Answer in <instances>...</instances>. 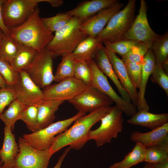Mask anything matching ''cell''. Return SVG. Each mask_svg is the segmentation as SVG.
<instances>
[{
  "mask_svg": "<svg viewBox=\"0 0 168 168\" xmlns=\"http://www.w3.org/2000/svg\"><path fill=\"white\" fill-rule=\"evenodd\" d=\"M38 6L21 25L9 28V35L20 44L30 47L38 52L45 49L54 37L43 22Z\"/></svg>",
  "mask_w": 168,
  "mask_h": 168,
  "instance_id": "2",
  "label": "cell"
},
{
  "mask_svg": "<svg viewBox=\"0 0 168 168\" xmlns=\"http://www.w3.org/2000/svg\"><path fill=\"white\" fill-rule=\"evenodd\" d=\"M18 144L19 151L15 159L14 168H48L53 155L49 149H36L21 137Z\"/></svg>",
  "mask_w": 168,
  "mask_h": 168,
  "instance_id": "8",
  "label": "cell"
},
{
  "mask_svg": "<svg viewBox=\"0 0 168 168\" xmlns=\"http://www.w3.org/2000/svg\"><path fill=\"white\" fill-rule=\"evenodd\" d=\"M93 60L99 69L113 82L120 96L127 102L131 103L130 97L117 78L105 50L101 44L94 56Z\"/></svg>",
  "mask_w": 168,
  "mask_h": 168,
  "instance_id": "19",
  "label": "cell"
},
{
  "mask_svg": "<svg viewBox=\"0 0 168 168\" xmlns=\"http://www.w3.org/2000/svg\"><path fill=\"white\" fill-rule=\"evenodd\" d=\"M147 6L144 0H141L139 13L122 39L131 40L146 44L151 48L154 42L160 36L151 28L147 16Z\"/></svg>",
  "mask_w": 168,
  "mask_h": 168,
  "instance_id": "9",
  "label": "cell"
},
{
  "mask_svg": "<svg viewBox=\"0 0 168 168\" xmlns=\"http://www.w3.org/2000/svg\"><path fill=\"white\" fill-rule=\"evenodd\" d=\"M20 78L18 82L8 88L14 91L16 99L25 104H37L44 99V93L24 70L19 72Z\"/></svg>",
  "mask_w": 168,
  "mask_h": 168,
  "instance_id": "14",
  "label": "cell"
},
{
  "mask_svg": "<svg viewBox=\"0 0 168 168\" xmlns=\"http://www.w3.org/2000/svg\"><path fill=\"white\" fill-rule=\"evenodd\" d=\"M149 48L145 44L141 42L133 46L125 55L122 56L124 62L135 61L142 63Z\"/></svg>",
  "mask_w": 168,
  "mask_h": 168,
  "instance_id": "37",
  "label": "cell"
},
{
  "mask_svg": "<svg viewBox=\"0 0 168 168\" xmlns=\"http://www.w3.org/2000/svg\"><path fill=\"white\" fill-rule=\"evenodd\" d=\"M0 168H1L0 166Z\"/></svg>",
  "mask_w": 168,
  "mask_h": 168,
  "instance_id": "47",
  "label": "cell"
},
{
  "mask_svg": "<svg viewBox=\"0 0 168 168\" xmlns=\"http://www.w3.org/2000/svg\"><path fill=\"white\" fill-rule=\"evenodd\" d=\"M127 122L152 130L168 122V114H155L149 111H138L131 116Z\"/></svg>",
  "mask_w": 168,
  "mask_h": 168,
  "instance_id": "23",
  "label": "cell"
},
{
  "mask_svg": "<svg viewBox=\"0 0 168 168\" xmlns=\"http://www.w3.org/2000/svg\"><path fill=\"white\" fill-rule=\"evenodd\" d=\"M72 16L64 12H60L48 17L41 18V20L47 29L53 33L58 30L70 20Z\"/></svg>",
  "mask_w": 168,
  "mask_h": 168,
  "instance_id": "32",
  "label": "cell"
},
{
  "mask_svg": "<svg viewBox=\"0 0 168 168\" xmlns=\"http://www.w3.org/2000/svg\"><path fill=\"white\" fill-rule=\"evenodd\" d=\"M136 0H129L125 7L115 14L96 37L101 43L114 42L122 39L135 17Z\"/></svg>",
  "mask_w": 168,
  "mask_h": 168,
  "instance_id": "4",
  "label": "cell"
},
{
  "mask_svg": "<svg viewBox=\"0 0 168 168\" xmlns=\"http://www.w3.org/2000/svg\"><path fill=\"white\" fill-rule=\"evenodd\" d=\"M53 58L45 49L38 52L31 63L24 70L41 88L43 89L54 81Z\"/></svg>",
  "mask_w": 168,
  "mask_h": 168,
  "instance_id": "10",
  "label": "cell"
},
{
  "mask_svg": "<svg viewBox=\"0 0 168 168\" xmlns=\"http://www.w3.org/2000/svg\"><path fill=\"white\" fill-rule=\"evenodd\" d=\"M92 75L91 85L110 98L123 113L131 116L137 112L136 107L119 95L109 83L106 76L99 69L93 59L89 62Z\"/></svg>",
  "mask_w": 168,
  "mask_h": 168,
  "instance_id": "11",
  "label": "cell"
},
{
  "mask_svg": "<svg viewBox=\"0 0 168 168\" xmlns=\"http://www.w3.org/2000/svg\"><path fill=\"white\" fill-rule=\"evenodd\" d=\"M151 80L157 84L165 91L168 96V75L161 65L156 63L151 74Z\"/></svg>",
  "mask_w": 168,
  "mask_h": 168,
  "instance_id": "38",
  "label": "cell"
},
{
  "mask_svg": "<svg viewBox=\"0 0 168 168\" xmlns=\"http://www.w3.org/2000/svg\"><path fill=\"white\" fill-rule=\"evenodd\" d=\"M124 63L131 82L136 88H138L142 72V63L131 61Z\"/></svg>",
  "mask_w": 168,
  "mask_h": 168,
  "instance_id": "39",
  "label": "cell"
},
{
  "mask_svg": "<svg viewBox=\"0 0 168 168\" xmlns=\"http://www.w3.org/2000/svg\"><path fill=\"white\" fill-rule=\"evenodd\" d=\"M117 0H91L81 2L75 7L66 13L83 21L100 11L108 8Z\"/></svg>",
  "mask_w": 168,
  "mask_h": 168,
  "instance_id": "21",
  "label": "cell"
},
{
  "mask_svg": "<svg viewBox=\"0 0 168 168\" xmlns=\"http://www.w3.org/2000/svg\"><path fill=\"white\" fill-rule=\"evenodd\" d=\"M20 46V44L10 35H5L0 43V58L10 64Z\"/></svg>",
  "mask_w": 168,
  "mask_h": 168,
  "instance_id": "30",
  "label": "cell"
},
{
  "mask_svg": "<svg viewBox=\"0 0 168 168\" xmlns=\"http://www.w3.org/2000/svg\"><path fill=\"white\" fill-rule=\"evenodd\" d=\"M75 61L71 54L62 56L54 75V81L57 82L74 77Z\"/></svg>",
  "mask_w": 168,
  "mask_h": 168,
  "instance_id": "29",
  "label": "cell"
},
{
  "mask_svg": "<svg viewBox=\"0 0 168 168\" xmlns=\"http://www.w3.org/2000/svg\"><path fill=\"white\" fill-rule=\"evenodd\" d=\"M38 110L37 104L26 105L20 118L19 120L22 121L28 129L32 132L36 130Z\"/></svg>",
  "mask_w": 168,
  "mask_h": 168,
  "instance_id": "33",
  "label": "cell"
},
{
  "mask_svg": "<svg viewBox=\"0 0 168 168\" xmlns=\"http://www.w3.org/2000/svg\"><path fill=\"white\" fill-rule=\"evenodd\" d=\"M3 145L0 150L1 168H14L15 158L19 151L18 144L10 127L5 126Z\"/></svg>",
  "mask_w": 168,
  "mask_h": 168,
  "instance_id": "20",
  "label": "cell"
},
{
  "mask_svg": "<svg viewBox=\"0 0 168 168\" xmlns=\"http://www.w3.org/2000/svg\"><path fill=\"white\" fill-rule=\"evenodd\" d=\"M87 86L74 77L67 78L44 88V99L68 101L79 94Z\"/></svg>",
  "mask_w": 168,
  "mask_h": 168,
  "instance_id": "13",
  "label": "cell"
},
{
  "mask_svg": "<svg viewBox=\"0 0 168 168\" xmlns=\"http://www.w3.org/2000/svg\"><path fill=\"white\" fill-rule=\"evenodd\" d=\"M146 148L141 143L136 142L132 150L128 152L121 161L110 166L109 168H131L144 162Z\"/></svg>",
  "mask_w": 168,
  "mask_h": 168,
  "instance_id": "25",
  "label": "cell"
},
{
  "mask_svg": "<svg viewBox=\"0 0 168 168\" xmlns=\"http://www.w3.org/2000/svg\"><path fill=\"white\" fill-rule=\"evenodd\" d=\"M71 149V148L69 147H67L65 149L63 153L59 157L58 161L55 166L52 168H61L63 160Z\"/></svg>",
  "mask_w": 168,
  "mask_h": 168,
  "instance_id": "43",
  "label": "cell"
},
{
  "mask_svg": "<svg viewBox=\"0 0 168 168\" xmlns=\"http://www.w3.org/2000/svg\"><path fill=\"white\" fill-rule=\"evenodd\" d=\"M0 74L5 81L7 88L15 85L20 78L19 72L8 62L0 58Z\"/></svg>",
  "mask_w": 168,
  "mask_h": 168,
  "instance_id": "34",
  "label": "cell"
},
{
  "mask_svg": "<svg viewBox=\"0 0 168 168\" xmlns=\"http://www.w3.org/2000/svg\"><path fill=\"white\" fill-rule=\"evenodd\" d=\"M111 107V106L102 107L78 118L71 127L56 136L49 149L50 152L53 155L66 146L76 150L82 148L89 140L91 128L100 120Z\"/></svg>",
  "mask_w": 168,
  "mask_h": 168,
  "instance_id": "1",
  "label": "cell"
},
{
  "mask_svg": "<svg viewBox=\"0 0 168 168\" xmlns=\"http://www.w3.org/2000/svg\"><path fill=\"white\" fill-rule=\"evenodd\" d=\"M124 6L118 1L110 7L82 21L80 29L88 36L96 37L104 29L111 18Z\"/></svg>",
  "mask_w": 168,
  "mask_h": 168,
  "instance_id": "15",
  "label": "cell"
},
{
  "mask_svg": "<svg viewBox=\"0 0 168 168\" xmlns=\"http://www.w3.org/2000/svg\"><path fill=\"white\" fill-rule=\"evenodd\" d=\"M103 43L105 47L107 49L122 56L127 54L139 42L131 40L122 39L113 42L106 41Z\"/></svg>",
  "mask_w": 168,
  "mask_h": 168,
  "instance_id": "35",
  "label": "cell"
},
{
  "mask_svg": "<svg viewBox=\"0 0 168 168\" xmlns=\"http://www.w3.org/2000/svg\"><path fill=\"white\" fill-rule=\"evenodd\" d=\"M7 87V85L5 81L0 74V89Z\"/></svg>",
  "mask_w": 168,
  "mask_h": 168,
  "instance_id": "45",
  "label": "cell"
},
{
  "mask_svg": "<svg viewBox=\"0 0 168 168\" xmlns=\"http://www.w3.org/2000/svg\"><path fill=\"white\" fill-rule=\"evenodd\" d=\"M143 168H168V161L156 164L146 162Z\"/></svg>",
  "mask_w": 168,
  "mask_h": 168,
  "instance_id": "42",
  "label": "cell"
},
{
  "mask_svg": "<svg viewBox=\"0 0 168 168\" xmlns=\"http://www.w3.org/2000/svg\"><path fill=\"white\" fill-rule=\"evenodd\" d=\"M142 72L136 107L138 111H149L150 108L145 98L146 87L148 80L156 64L155 57L151 49H149L142 63Z\"/></svg>",
  "mask_w": 168,
  "mask_h": 168,
  "instance_id": "17",
  "label": "cell"
},
{
  "mask_svg": "<svg viewBox=\"0 0 168 168\" xmlns=\"http://www.w3.org/2000/svg\"><path fill=\"white\" fill-rule=\"evenodd\" d=\"M151 49L154 54L156 63L162 65L168 71V32L160 35L153 43Z\"/></svg>",
  "mask_w": 168,
  "mask_h": 168,
  "instance_id": "26",
  "label": "cell"
},
{
  "mask_svg": "<svg viewBox=\"0 0 168 168\" xmlns=\"http://www.w3.org/2000/svg\"><path fill=\"white\" fill-rule=\"evenodd\" d=\"M16 99L13 91L8 88L0 89V117L6 107Z\"/></svg>",
  "mask_w": 168,
  "mask_h": 168,
  "instance_id": "40",
  "label": "cell"
},
{
  "mask_svg": "<svg viewBox=\"0 0 168 168\" xmlns=\"http://www.w3.org/2000/svg\"><path fill=\"white\" fill-rule=\"evenodd\" d=\"M37 52L30 47L20 44L11 65L18 72L25 70L31 63Z\"/></svg>",
  "mask_w": 168,
  "mask_h": 168,
  "instance_id": "27",
  "label": "cell"
},
{
  "mask_svg": "<svg viewBox=\"0 0 168 168\" xmlns=\"http://www.w3.org/2000/svg\"><path fill=\"white\" fill-rule=\"evenodd\" d=\"M4 1V0H0V28L6 35H9V29L4 24L2 19V7Z\"/></svg>",
  "mask_w": 168,
  "mask_h": 168,
  "instance_id": "41",
  "label": "cell"
},
{
  "mask_svg": "<svg viewBox=\"0 0 168 168\" xmlns=\"http://www.w3.org/2000/svg\"><path fill=\"white\" fill-rule=\"evenodd\" d=\"M5 35H6L3 31L0 28V43L1 40Z\"/></svg>",
  "mask_w": 168,
  "mask_h": 168,
  "instance_id": "46",
  "label": "cell"
},
{
  "mask_svg": "<svg viewBox=\"0 0 168 168\" xmlns=\"http://www.w3.org/2000/svg\"><path fill=\"white\" fill-rule=\"evenodd\" d=\"M105 50L117 78L128 94L132 104L136 107L138 104V92L130 80L124 62L116 54L105 47Z\"/></svg>",
  "mask_w": 168,
  "mask_h": 168,
  "instance_id": "16",
  "label": "cell"
},
{
  "mask_svg": "<svg viewBox=\"0 0 168 168\" xmlns=\"http://www.w3.org/2000/svg\"><path fill=\"white\" fill-rule=\"evenodd\" d=\"M74 77L82 82L87 86H90L92 75L88 62H75Z\"/></svg>",
  "mask_w": 168,
  "mask_h": 168,
  "instance_id": "36",
  "label": "cell"
},
{
  "mask_svg": "<svg viewBox=\"0 0 168 168\" xmlns=\"http://www.w3.org/2000/svg\"><path fill=\"white\" fill-rule=\"evenodd\" d=\"M123 113L116 105L112 106L109 112L101 119L100 126L90 131L89 140H94L96 146L100 147L110 143L113 138H117L123 129Z\"/></svg>",
  "mask_w": 168,
  "mask_h": 168,
  "instance_id": "6",
  "label": "cell"
},
{
  "mask_svg": "<svg viewBox=\"0 0 168 168\" xmlns=\"http://www.w3.org/2000/svg\"><path fill=\"white\" fill-rule=\"evenodd\" d=\"M48 0H4L2 5L3 21L9 29L25 22L41 2Z\"/></svg>",
  "mask_w": 168,
  "mask_h": 168,
  "instance_id": "7",
  "label": "cell"
},
{
  "mask_svg": "<svg viewBox=\"0 0 168 168\" xmlns=\"http://www.w3.org/2000/svg\"><path fill=\"white\" fill-rule=\"evenodd\" d=\"M64 102L61 100L44 99L37 104L38 110L36 131L54 123L55 113Z\"/></svg>",
  "mask_w": 168,
  "mask_h": 168,
  "instance_id": "22",
  "label": "cell"
},
{
  "mask_svg": "<svg viewBox=\"0 0 168 168\" xmlns=\"http://www.w3.org/2000/svg\"><path fill=\"white\" fill-rule=\"evenodd\" d=\"M101 44L96 37L88 36L78 44L71 54L75 62H89L93 59Z\"/></svg>",
  "mask_w": 168,
  "mask_h": 168,
  "instance_id": "24",
  "label": "cell"
},
{
  "mask_svg": "<svg viewBox=\"0 0 168 168\" xmlns=\"http://www.w3.org/2000/svg\"><path fill=\"white\" fill-rule=\"evenodd\" d=\"M82 21L76 17H72L66 25L55 32L45 49L53 58L72 53L88 36L80 28Z\"/></svg>",
  "mask_w": 168,
  "mask_h": 168,
  "instance_id": "3",
  "label": "cell"
},
{
  "mask_svg": "<svg viewBox=\"0 0 168 168\" xmlns=\"http://www.w3.org/2000/svg\"><path fill=\"white\" fill-rule=\"evenodd\" d=\"M130 139L146 148L168 143V122L148 132L135 131L131 133Z\"/></svg>",
  "mask_w": 168,
  "mask_h": 168,
  "instance_id": "18",
  "label": "cell"
},
{
  "mask_svg": "<svg viewBox=\"0 0 168 168\" xmlns=\"http://www.w3.org/2000/svg\"><path fill=\"white\" fill-rule=\"evenodd\" d=\"M85 114V113L78 112L72 117L54 122L43 128L30 133L24 134L22 137L27 143L36 149H49L57 135L68 128L78 118Z\"/></svg>",
  "mask_w": 168,
  "mask_h": 168,
  "instance_id": "5",
  "label": "cell"
},
{
  "mask_svg": "<svg viewBox=\"0 0 168 168\" xmlns=\"http://www.w3.org/2000/svg\"><path fill=\"white\" fill-rule=\"evenodd\" d=\"M26 105L16 99L9 105L7 109L4 111L0 119L5 126H9L12 131L14 129L16 122L20 119L21 114Z\"/></svg>",
  "mask_w": 168,
  "mask_h": 168,
  "instance_id": "28",
  "label": "cell"
},
{
  "mask_svg": "<svg viewBox=\"0 0 168 168\" xmlns=\"http://www.w3.org/2000/svg\"><path fill=\"white\" fill-rule=\"evenodd\" d=\"M64 2L63 0H48V3L54 7H57L62 6Z\"/></svg>",
  "mask_w": 168,
  "mask_h": 168,
  "instance_id": "44",
  "label": "cell"
},
{
  "mask_svg": "<svg viewBox=\"0 0 168 168\" xmlns=\"http://www.w3.org/2000/svg\"><path fill=\"white\" fill-rule=\"evenodd\" d=\"M168 161V143L146 148L144 162L159 163Z\"/></svg>",
  "mask_w": 168,
  "mask_h": 168,
  "instance_id": "31",
  "label": "cell"
},
{
  "mask_svg": "<svg viewBox=\"0 0 168 168\" xmlns=\"http://www.w3.org/2000/svg\"><path fill=\"white\" fill-rule=\"evenodd\" d=\"M78 112H91L102 107L111 106L113 101L103 92L91 86L68 101Z\"/></svg>",
  "mask_w": 168,
  "mask_h": 168,
  "instance_id": "12",
  "label": "cell"
}]
</instances>
